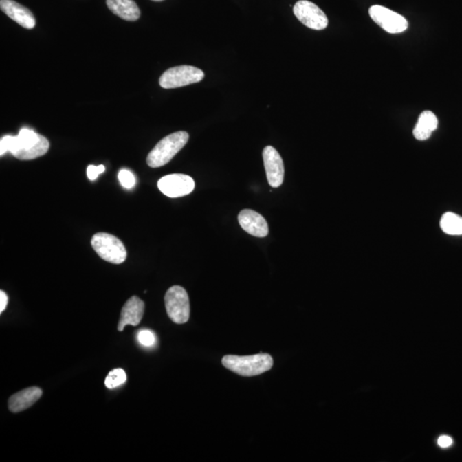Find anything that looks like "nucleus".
I'll list each match as a JSON object with an SVG mask.
<instances>
[{"label":"nucleus","instance_id":"obj_4","mask_svg":"<svg viewBox=\"0 0 462 462\" xmlns=\"http://www.w3.org/2000/svg\"><path fill=\"white\" fill-rule=\"evenodd\" d=\"M91 245L102 260L110 262V263L122 264L127 258V250L124 243L113 234L104 232L97 233L91 240Z\"/></svg>","mask_w":462,"mask_h":462},{"label":"nucleus","instance_id":"obj_20","mask_svg":"<svg viewBox=\"0 0 462 462\" xmlns=\"http://www.w3.org/2000/svg\"><path fill=\"white\" fill-rule=\"evenodd\" d=\"M140 342L146 346H150L155 342V336L150 331H142L138 336Z\"/></svg>","mask_w":462,"mask_h":462},{"label":"nucleus","instance_id":"obj_19","mask_svg":"<svg viewBox=\"0 0 462 462\" xmlns=\"http://www.w3.org/2000/svg\"><path fill=\"white\" fill-rule=\"evenodd\" d=\"M118 179L122 187L131 190L135 185V177L134 175L128 170H122L118 173Z\"/></svg>","mask_w":462,"mask_h":462},{"label":"nucleus","instance_id":"obj_14","mask_svg":"<svg viewBox=\"0 0 462 462\" xmlns=\"http://www.w3.org/2000/svg\"><path fill=\"white\" fill-rule=\"evenodd\" d=\"M42 390L38 387H30L17 392L9 399V410L14 414L26 410L40 400Z\"/></svg>","mask_w":462,"mask_h":462},{"label":"nucleus","instance_id":"obj_2","mask_svg":"<svg viewBox=\"0 0 462 462\" xmlns=\"http://www.w3.org/2000/svg\"><path fill=\"white\" fill-rule=\"evenodd\" d=\"M222 364L238 375L253 377L271 370L273 359L268 353H262L248 356L226 355L223 356Z\"/></svg>","mask_w":462,"mask_h":462},{"label":"nucleus","instance_id":"obj_5","mask_svg":"<svg viewBox=\"0 0 462 462\" xmlns=\"http://www.w3.org/2000/svg\"><path fill=\"white\" fill-rule=\"evenodd\" d=\"M164 303L168 316L174 323L185 324L190 320V298L183 287L175 285L168 289L164 296Z\"/></svg>","mask_w":462,"mask_h":462},{"label":"nucleus","instance_id":"obj_17","mask_svg":"<svg viewBox=\"0 0 462 462\" xmlns=\"http://www.w3.org/2000/svg\"><path fill=\"white\" fill-rule=\"evenodd\" d=\"M441 229L450 236H461L462 217L453 212H446L440 221Z\"/></svg>","mask_w":462,"mask_h":462},{"label":"nucleus","instance_id":"obj_9","mask_svg":"<svg viewBox=\"0 0 462 462\" xmlns=\"http://www.w3.org/2000/svg\"><path fill=\"white\" fill-rule=\"evenodd\" d=\"M195 181L184 174H171L161 178L157 183L159 190L170 198L183 197L194 190Z\"/></svg>","mask_w":462,"mask_h":462},{"label":"nucleus","instance_id":"obj_3","mask_svg":"<svg viewBox=\"0 0 462 462\" xmlns=\"http://www.w3.org/2000/svg\"><path fill=\"white\" fill-rule=\"evenodd\" d=\"M188 139L190 135L185 131H178L166 136L154 146L146 157L148 166L159 168L166 166L184 148Z\"/></svg>","mask_w":462,"mask_h":462},{"label":"nucleus","instance_id":"obj_11","mask_svg":"<svg viewBox=\"0 0 462 462\" xmlns=\"http://www.w3.org/2000/svg\"><path fill=\"white\" fill-rule=\"evenodd\" d=\"M241 228L251 236L256 237L267 236L269 227L267 220L260 213L250 209L243 210L238 215Z\"/></svg>","mask_w":462,"mask_h":462},{"label":"nucleus","instance_id":"obj_13","mask_svg":"<svg viewBox=\"0 0 462 462\" xmlns=\"http://www.w3.org/2000/svg\"><path fill=\"white\" fill-rule=\"evenodd\" d=\"M144 311V302L138 296L131 297L122 307L118 323V331H124V327L129 324L136 327L141 323Z\"/></svg>","mask_w":462,"mask_h":462},{"label":"nucleus","instance_id":"obj_22","mask_svg":"<svg viewBox=\"0 0 462 462\" xmlns=\"http://www.w3.org/2000/svg\"><path fill=\"white\" fill-rule=\"evenodd\" d=\"M437 443H439L440 447L448 448L452 446L453 440L449 436H442L439 437Z\"/></svg>","mask_w":462,"mask_h":462},{"label":"nucleus","instance_id":"obj_23","mask_svg":"<svg viewBox=\"0 0 462 462\" xmlns=\"http://www.w3.org/2000/svg\"><path fill=\"white\" fill-rule=\"evenodd\" d=\"M7 304H8V296L1 290L0 292V313L2 314L6 310Z\"/></svg>","mask_w":462,"mask_h":462},{"label":"nucleus","instance_id":"obj_24","mask_svg":"<svg viewBox=\"0 0 462 462\" xmlns=\"http://www.w3.org/2000/svg\"><path fill=\"white\" fill-rule=\"evenodd\" d=\"M152 1L161 2V1H164V0H152Z\"/></svg>","mask_w":462,"mask_h":462},{"label":"nucleus","instance_id":"obj_12","mask_svg":"<svg viewBox=\"0 0 462 462\" xmlns=\"http://www.w3.org/2000/svg\"><path fill=\"white\" fill-rule=\"evenodd\" d=\"M0 8L10 19L27 30H32L36 26V19L33 13L26 7L13 0H1Z\"/></svg>","mask_w":462,"mask_h":462},{"label":"nucleus","instance_id":"obj_18","mask_svg":"<svg viewBox=\"0 0 462 462\" xmlns=\"http://www.w3.org/2000/svg\"><path fill=\"white\" fill-rule=\"evenodd\" d=\"M126 380H127V375H126L124 370L117 368L111 371L108 374L106 380H104V385L111 390V388L120 386L126 382Z\"/></svg>","mask_w":462,"mask_h":462},{"label":"nucleus","instance_id":"obj_16","mask_svg":"<svg viewBox=\"0 0 462 462\" xmlns=\"http://www.w3.org/2000/svg\"><path fill=\"white\" fill-rule=\"evenodd\" d=\"M439 126V120L432 111H425L419 116L414 129V136L418 141H426Z\"/></svg>","mask_w":462,"mask_h":462},{"label":"nucleus","instance_id":"obj_15","mask_svg":"<svg viewBox=\"0 0 462 462\" xmlns=\"http://www.w3.org/2000/svg\"><path fill=\"white\" fill-rule=\"evenodd\" d=\"M107 5L115 15L126 21L138 20L141 10L134 0H107Z\"/></svg>","mask_w":462,"mask_h":462},{"label":"nucleus","instance_id":"obj_6","mask_svg":"<svg viewBox=\"0 0 462 462\" xmlns=\"http://www.w3.org/2000/svg\"><path fill=\"white\" fill-rule=\"evenodd\" d=\"M201 69L190 65H181L167 69L160 78L163 89H170L197 83L204 78Z\"/></svg>","mask_w":462,"mask_h":462},{"label":"nucleus","instance_id":"obj_21","mask_svg":"<svg viewBox=\"0 0 462 462\" xmlns=\"http://www.w3.org/2000/svg\"><path fill=\"white\" fill-rule=\"evenodd\" d=\"M104 170H106V167L103 164H100L99 166H89L87 170V177L89 180L94 181L97 179L99 175L104 173Z\"/></svg>","mask_w":462,"mask_h":462},{"label":"nucleus","instance_id":"obj_7","mask_svg":"<svg viewBox=\"0 0 462 462\" xmlns=\"http://www.w3.org/2000/svg\"><path fill=\"white\" fill-rule=\"evenodd\" d=\"M294 14L304 25L314 30L327 29L329 21L320 7L307 0H300L294 6Z\"/></svg>","mask_w":462,"mask_h":462},{"label":"nucleus","instance_id":"obj_10","mask_svg":"<svg viewBox=\"0 0 462 462\" xmlns=\"http://www.w3.org/2000/svg\"><path fill=\"white\" fill-rule=\"evenodd\" d=\"M263 160L268 183L272 188L281 186L285 179V164L273 146H268L263 150Z\"/></svg>","mask_w":462,"mask_h":462},{"label":"nucleus","instance_id":"obj_1","mask_svg":"<svg viewBox=\"0 0 462 462\" xmlns=\"http://www.w3.org/2000/svg\"><path fill=\"white\" fill-rule=\"evenodd\" d=\"M48 140L30 129H21L19 135L3 136L0 141V155L10 152L20 160H32L48 152Z\"/></svg>","mask_w":462,"mask_h":462},{"label":"nucleus","instance_id":"obj_8","mask_svg":"<svg viewBox=\"0 0 462 462\" xmlns=\"http://www.w3.org/2000/svg\"><path fill=\"white\" fill-rule=\"evenodd\" d=\"M369 14L371 19L388 33L400 34L408 28L404 16L386 7L373 6L369 9Z\"/></svg>","mask_w":462,"mask_h":462}]
</instances>
